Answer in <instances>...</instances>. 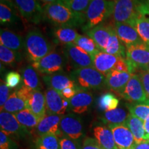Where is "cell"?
<instances>
[{"mask_svg":"<svg viewBox=\"0 0 149 149\" xmlns=\"http://www.w3.org/2000/svg\"><path fill=\"white\" fill-rule=\"evenodd\" d=\"M60 128L64 133L72 139L80 138L83 135V126L80 119L76 115L68 114L61 118Z\"/></svg>","mask_w":149,"mask_h":149,"instance_id":"obj_14","label":"cell"},{"mask_svg":"<svg viewBox=\"0 0 149 149\" xmlns=\"http://www.w3.org/2000/svg\"><path fill=\"white\" fill-rule=\"evenodd\" d=\"M13 141L8 135L3 131L0 133V149H10Z\"/></svg>","mask_w":149,"mask_h":149,"instance_id":"obj_45","label":"cell"},{"mask_svg":"<svg viewBox=\"0 0 149 149\" xmlns=\"http://www.w3.org/2000/svg\"><path fill=\"white\" fill-rule=\"evenodd\" d=\"M132 26L145 44L149 46V18L137 10V13L127 23Z\"/></svg>","mask_w":149,"mask_h":149,"instance_id":"obj_24","label":"cell"},{"mask_svg":"<svg viewBox=\"0 0 149 149\" xmlns=\"http://www.w3.org/2000/svg\"><path fill=\"white\" fill-rule=\"evenodd\" d=\"M131 74L128 72H119L113 70L106 76V84L111 91L121 95Z\"/></svg>","mask_w":149,"mask_h":149,"instance_id":"obj_19","label":"cell"},{"mask_svg":"<svg viewBox=\"0 0 149 149\" xmlns=\"http://www.w3.org/2000/svg\"><path fill=\"white\" fill-rule=\"evenodd\" d=\"M121 96L133 103L146 104L148 97L138 74L133 73L131 74V77Z\"/></svg>","mask_w":149,"mask_h":149,"instance_id":"obj_8","label":"cell"},{"mask_svg":"<svg viewBox=\"0 0 149 149\" xmlns=\"http://www.w3.org/2000/svg\"><path fill=\"white\" fill-rule=\"evenodd\" d=\"M24 48L28 59L32 62L40 60L53 51L51 42L37 29L31 30L26 35Z\"/></svg>","mask_w":149,"mask_h":149,"instance_id":"obj_2","label":"cell"},{"mask_svg":"<svg viewBox=\"0 0 149 149\" xmlns=\"http://www.w3.org/2000/svg\"><path fill=\"white\" fill-rule=\"evenodd\" d=\"M16 119L22 126L26 128H35L41 120L40 117L36 116L30 110L26 109L14 114Z\"/></svg>","mask_w":149,"mask_h":149,"instance_id":"obj_33","label":"cell"},{"mask_svg":"<svg viewBox=\"0 0 149 149\" xmlns=\"http://www.w3.org/2000/svg\"><path fill=\"white\" fill-rule=\"evenodd\" d=\"M22 79L24 85L31 90H40L41 86L40 78L32 65H28L22 70Z\"/></svg>","mask_w":149,"mask_h":149,"instance_id":"obj_29","label":"cell"},{"mask_svg":"<svg viewBox=\"0 0 149 149\" xmlns=\"http://www.w3.org/2000/svg\"><path fill=\"white\" fill-rule=\"evenodd\" d=\"M16 92L19 97L23 99L24 101L27 102L29 99L30 98V97H31V94L33 92V90H31V88H29L26 86L23 85L17 91H16Z\"/></svg>","mask_w":149,"mask_h":149,"instance_id":"obj_44","label":"cell"},{"mask_svg":"<svg viewBox=\"0 0 149 149\" xmlns=\"http://www.w3.org/2000/svg\"><path fill=\"white\" fill-rule=\"evenodd\" d=\"M46 106L48 115H63L69 107V101L55 89L48 88L45 91Z\"/></svg>","mask_w":149,"mask_h":149,"instance_id":"obj_11","label":"cell"},{"mask_svg":"<svg viewBox=\"0 0 149 149\" xmlns=\"http://www.w3.org/2000/svg\"><path fill=\"white\" fill-rule=\"evenodd\" d=\"M66 59V56L64 57L57 52L52 51L40 60L33 62L31 65L40 73L52 74L63 70Z\"/></svg>","mask_w":149,"mask_h":149,"instance_id":"obj_6","label":"cell"},{"mask_svg":"<svg viewBox=\"0 0 149 149\" xmlns=\"http://www.w3.org/2000/svg\"><path fill=\"white\" fill-rule=\"evenodd\" d=\"M113 17L115 22L128 23L137 13V0H113Z\"/></svg>","mask_w":149,"mask_h":149,"instance_id":"obj_9","label":"cell"},{"mask_svg":"<svg viewBox=\"0 0 149 149\" xmlns=\"http://www.w3.org/2000/svg\"><path fill=\"white\" fill-rule=\"evenodd\" d=\"M137 10L149 18V0H144L141 2L139 1Z\"/></svg>","mask_w":149,"mask_h":149,"instance_id":"obj_49","label":"cell"},{"mask_svg":"<svg viewBox=\"0 0 149 149\" xmlns=\"http://www.w3.org/2000/svg\"><path fill=\"white\" fill-rule=\"evenodd\" d=\"M125 124L133 134L136 144H139L144 141L145 128L144 121L130 113L128 115Z\"/></svg>","mask_w":149,"mask_h":149,"instance_id":"obj_26","label":"cell"},{"mask_svg":"<svg viewBox=\"0 0 149 149\" xmlns=\"http://www.w3.org/2000/svg\"><path fill=\"white\" fill-rule=\"evenodd\" d=\"M93 97L91 93L79 90L75 95L69 100V108L77 114H82L88 111L93 103Z\"/></svg>","mask_w":149,"mask_h":149,"instance_id":"obj_20","label":"cell"},{"mask_svg":"<svg viewBox=\"0 0 149 149\" xmlns=\"http://www.w3.org/2000/svg\"><path fill=\"white\" fill-rule=\"evenodd\" d=\"M95 139L103 149H118L111 130L106 126H96L93 130Z\"/></svg>","mask_w":149,"mask_h":149,"instance_id":"obj_25","label":"cell"},{"mask_svg":"<svg viewBox=\"0 0 149 149\" xmlns=\"http://www.w3.org/2000/svg\"><path fill=\"white\" fill-rule=\"evenodd\" d=\"M62 118L61 115H46L36 127V131L40 136L48 133L55 134L59 137L62 135V130L60 128V122Z\"/></svg>","mask_w":149,"mask_h":149,"instance_id":"obj_17","label":"cell"},{"mask_svg":"<svg viewBox=\"0 0 149 149\" xmlns=\"http://www.w3.org/2000/svg\"><path fill=\"white\" fill-rule=\"evenodd\" d=\"M70 9L79 19L81 23L85 22V15L91 0H59Z\"/></svg>","mask_w":149,"mask_h":149,"instance_id":"obj_28","label":"cell"},{"mask_svg":"<svg viewBox=\"0 0 149 149\" xmlns=\"http://www.w3.org/2000/svg\"><path fill=\"white\" fill-rule=\"evenodd\" d=\"M0 41L6 48L16 53L21 51L24 48V41L21 35L8 29H1Z\"/></svg>","mask_w":149,"mask_h":149,"instance_id":"obj_23","label":"cell"},{"mask_svg":"<svg viewBox=\"0 0 149 149\" xmlns=\"http://www.w3.org/2000/svg\"><path fill=\"white\" fill-rule=\"evenodd\" d=\"M113 133L117 146L120 149H131L135 144L131 131L125 124L109 126Z\"/></svg>","mask_w":149,"mask_h":149,"instance_id":"obj_13","label":"cell"},{"mask_svg":"<svg viewBox=\"0 0 149 149\" xmlns=\"http://www.w3.org/2000/svg\"><path fill=\"white\" fill-rule=\"evenodd\" d=\"M26 109L42 120L46 116V111L45 95L40 90L33 91L26 102Z\"/></svg>","mask_w":149,"mask_h":149,"instance_id":"obj_22","label":"cell"},{"mask_svg":"<svg viewBox=\"0 0 149 149\" xmlns=\"http://www.w3.org/2000/svg\"><path fill=\"white\" fill-rule=\"evenodd\" d=\"M74 44L81 48H82L83 50H84L91 57L95 53H98L99 51H100L98 49L97 46L94 41L91 37L86 36V35H79V36H78L77 39L74 42Z\"/></svg>","mask_w":149,"mask_h":149,"instance_id":"obj_36","label":"cell"},{"mask_svg":"<svg viewBox=\"0 0 149 149\" xmlns=\"http://www.w3.org/2000/svg\"><path fill=\"white\" fill-rule=\"evenodd\" d=\"M119 100L110 93H104L97 100L98 109L101 111H109L116 109L119 105Z\"/></svg>","mask_w":149,"mask_h":149,"instance_id":"obj_35","label":"cell"},{"mask_svg":"<svg viewBox=\"0 0 149 149\" xmlns=\"http://www.w3.org/2000/svg\"><path fill=\"white\" fill-rule=\"evenodd\" d=\"M6 84L8 88H13L18 86L21 83L22 77L17 72H9L6 75Z\"/></svg>","mask_w":149,"mask_h":149,"instance_id":"obj_40","label":"cell"},{"mask_svg":"<svg viewBox=\"0 0 149 149\" xmlns=\"http://www.w3.org/2000/svg\"><path fill=\"white\" fill-rule=\"evenodd\" d=\"M15 8L27 21L37 24L44 18L43 7L38 0H13Z\"/></svg>","mask_w":149,"mask_h":149,"instance_id":"obj_7","label":"cell"},{"mask_svg":"<svg viewBox=\"0 0 149 149\" xmlns=\"http://www.w3.org/2000/svg\"><path fill=\"white\" fill-rule=\"evenodd\" d=\"M79 90V88H76L75 87H67L61 91L60 94L66 100H70L72 97L75 95V94Z\"/></svg>","mask_w":149,"mask_h":149,"instance_id":"obj_47","label":"cell"},{"mask_svg":"<svg viewBox=\"0 0 149 149\" xmlns=\"http://www.w3.org/2000/svg\"><path fill=\"white\" fill-rule=\"evenodd\" d=\"M64 55L76 69L93 67L91 56L74 44L65 45Z\"/></svg>","mask_w":149,"mask_h":149,"instance_id":"obj_10","label":"cell"},{"mask_svg":"<svg viewBox=\"0 0 149 149\" xmlns=\"http://www.w3.org/2000/svg\"><path fill=\"white\" fill-rule=\"evenodd\" d=\"M0 126L1 131L7 135H25L27 133L26 128L18 122L13 113L6 111H1L0 113Z\"/></svg>","mask_w":149,"mask_h":149,"instance_id":"obj_12","label":"cell"},{"mask_svg":"<svg viewBox=\"0 0 149 149\" xmlns=\"http://www.w3.org/2000/svg\"><path fill=\"white\" fill-rule=\"evenodd\" d=\"M26 109V102L23 99L19 97L15 91L10 95L1 111L8 112L13 114H15Z\"/></svg>","mask_w":149,"mask_h":149,"instance_id":"obj_31","label":"cell"},{"mask_svg":"<svg viewBox=\"0 0 149 149\" xmlns=\"http://www.w3.org/2000/svg\"><path fill=\"white\" fill-rule=\"evenodd\" d=\"M43 12L44 19L58 26L72 28L82 24L70 9L59 0L44 5Z\"/></svg>","mask_w":149,"mask_h":149,"instance_id":"obj_1","label":"cell"},{"mask_svg":"<svg viewBox=\"0 0 149 149\" xmlns=\"http://www.w3.org/2000/svg\"><path fill=\"white\" fill-rule=\"evenodd\" d=\"M36 146L37 149H60L58 137L53 133L40 136L37 139Z\"/></svg>","mask_w":149,"mask_h":149,"instance_id":"obj_34","label":"cell"},{"mask_svg":"<svg viewBox=\"0 0 149 149\" xmlns=\"http://www.w3.org/2000/svg\"><path fill=\"white\" fill-rule=\"evenodd\" d=\"M43 80L48 88L55 89L59 93L67 87H76L75 81L64 74H46L43 77Z\"/></svg>","mask_w":149,"mask_h":149,"instance_id":"obj_21","label":"cell"},{"mask_svg":"<svg viewBox=\"0 0 149 149\" xmlns=\"http://www.w3.org/2000/svg\"><path fill=\"white\" fill-rule=\"evenodd\" d=\"M113 70H117L119 72H129V69H128V66L125 58L123 57H120L118 61H117L116 64L113 68Z\"/></svg>","mask_w":149,"mask_h":149,"instance_id":"obj_46","label":"cell"},{"mask_svg":"<svg viewBox=\"0 0 149 149\" xmlns=\"http://www.w3.org/2000/svg\"><path fill=\"white\" fill-rule=\"evenodd\" d=\"M128 115L122 109H116L113 111L105 112L102 120L108 125H118L125 124Z\"/></svg>","mask_w":149,"mask_h":149,"instance_id":"obj_32","label":"cell"},{"mask_svg":"<svg viewBox=\"0 0 149 149\" xmlns=\"http://www.w3.org/2000/svg\"><path fill=\"white\" fill-rule=\"evenodd\" d=\"M114 29L118 38L126 46L144 42L137 31L130 24L115 22Z\"/></svg>","mask_w":149,"mask_h":149,"instance_id":"obj_15","label":"cell"},{"mask_svg":"<svg viewBox=\"0 0 149 149\" xmlns=\"http://www.w3.org/2000/svg\"><path fill=\"white\" fill-rule=\"evenodd\" d=\"M144 128H145V137L144 140H149V116L144 121Z\"/></svg>","mask_w":149,"mask_h":149,"instance_id":"obj_51","label":"cell"},{"mask_svg":"<svg viewBox=\"0 0 149 149\" xmlns=\"http://www.w3.org/2000/svg\"><path fill=\"white\" fill-rule=\"evenodd\" d=\"M72 79L84 89H98L106 84V76L94 67L77 68L71 74Z\"/></svg>","mask_w":149,"mask_h":149,"instance_id":"obj_5","label":"cell"},{"mask_svg":"<svg viewBox=\"0 0 149 149\" xmlns=\"http://www.w3.org/2000/svg\"><path fill=\"white\" fill-rule=\"evenodd\" d=\"M113 0H91L85 15L84 30L88 31L100 25L113 15Z\"/></svg>","mask_w":149,"mask_h":149,"instance_id":"obj_3","label":"cell"},{"mask_svg":"<svg viewBox=\"0 0 149 149\" xmlns=\"http://www.w3.org/2000/svg\"><path fill=\"white\" fill-rule=\"evenodd\" d=\"M9 88L7 86L6 84L1 82L0 85V106H1V111L2 110L3 106L9 98Z\"/></svg>","mask_w":149,"mask_h":149,"instance_id":"obj_42","label":"cell"},{"mask_svg":"<svg viewBox=\"0 0 149 149\" xmlns=\"http://www.w3.org/2000/svg\"><path fill=\"white\" fill-rule=\"evenodd\" d=\"M40 1H42V2L45 3V4H48V3H51L56 2V1H59V0H40Z\"/></svg>","mask_w":149,"mask_h":149,"instance_id":"obj_52","label":"cell"},{"mask_svg":"<svg viewBox=\"0 0 149 149\" xmlns=\"http://www.w3.org/2000/svg\"><path fill=\"white\" fill-rule=\"evenodd\" d=\"M138 75L140 77V79L144 86V91L146 92L147 97H149V71L147 70H139Z\"/></svg>","mask_w":149,"mask_h":149,"instance_id":"obj_43","label":"cell"},{"mask_svg":"<svg viewBox=\"0 0 149 149\" xmlns=\"http://www.w3.org/2000/svg\"><path fill=\"white\" fill-rule=\"evenodd\" d=\"M114 27L100 24L86 31V34L94 41L100 51L104 52Z\"/></svg>","mask_w":149,"mask_h":149,"instance_id":"obj_18","label":"cell"},{"mask_svg":"<svg viewBox=\"0 0 149 149\" xmlns=\"http://www.w3.org/2000/svg\"><path fill=\"white\" fill-rule=\"evenodd\" d=\"M1 2L5 3H13V0H1Z\"/></svg>","mask_w":149,"mask_h":149,"instance_id":"obj_53","label":"cell"},{"mask_svg":"<svg viewBox=\"0 0 149 149\" xmlns=\"http://www.w3.org/2000/svg\"><path fill=\"white\" fill-rule=\"evenodd\" d=\"M81 149H103L96 139L87 137L84 139Z\"/></svg>","mask_w":149,"mask_h":149,"instance_id":"obj_41","label":"cell"},{"mask_svg":"<svg viewBox=\"0 0 149 149\" xmlns=\"http://www.w3.org/2000/svg\"><path fill=\"white\" fill-rule=\"evenodd\" d=\"M130 113L141 120L144 121L149 116V105L146 104H129L127 106Z\"/></svg>","mask_w":149,"mask_h":149,"instance_id":"obj_38","label":"cell"},{"mask_svg":"<svg viewBox=\"0 0 149 149\" xmlns=\"http://www.w3.org/2000/svg\"><path fill=\"white\" fill-rule=\"evenodd\" d=\"M18 53L6 48L2 44L0 45V59L1 63L7 65L14 64L19 59Z\"/></svg>","mask_w":149,"mask_h":149,"instance_id":"obj_39","label":"cell"},{"mask_svg":"<svg viewBox=\"0 0 149 149\" xmlns=\"http://www.w3.org/2000/svg\"><path fill=\"white\" fill-rule=\"evenodd\" d=\"M79 34L72 27L58 26L54 31V37L57 42L61 44H74Z\"/></svg>","mask_w":149,"mask_h":149,"instance_id":"obj_27","label":"cell"},{"mask_svg":"<svg viewBox=\"0 0 149 149\" xmlns=\"http://www.w3.org/2000/svg\"><path fill=\"white\" fill-rule=\"evenodd\" d=\"M131 149H149V140H144L139 144H135Z\"/></svg>","mask_w":149,"mask_h":149,"instance_id":"obj_50","label":"cell"},{"mask_svg":"<svg viewBox=\"0 0 149 149\" xmlns=\"http://www.w3.org/2000/svg\"><path fill=\"white\" fill-rule=\"evenodd\" d=\"M13 3H5L1 2L0 4V22L1 24H8L15 20Z\"/></svg>","mask_w":149,"mask_h":149,"instance_id":"obj_37","label":"cell"},{"mask_svg":"<svg viewBox=\"0 0 149 149\" xmlns=\"http://www.w3.org/2000/svg\"><path fill=\"white\" fill-rule=\"evenodd\" d=\"M147 70H148V71H149V64H148V69H147Z\"/></svg>","mask_w":149,"mask_h":149,"instance_id":"obj_55","label":"cell"},{"mask_svg":"<svg viewBox=\"0 0 149 149\" xmlns=\"http://www.w3.org/2000/svg\"><path fill=\"white\" fill-rule=\"evenodd\" d=\"M104 52L111 54V55L118 56V57L126 59V48H124V44L121 42L117 37L115 29L112 33Z\"/></svg>","mask_w":149,"mask_h":149,"instance_id":"obj_30","label":"cell"},{"mask_svg":"<svg viewBox=\"0 0 149 149\" xmlns=\"http://www.w3.org/2000/svg\"><path fill=\"white\" fill-rule=\"evenodd\" d=\"M126 60L129 72L147 70L149 64V46L144 42L126 46Z\"/></svg>","mask_w":149,"mask_h":149,"instance_id":"obj_4","label":"cell"},{"mask_svg":"<svg viewBox=\"0 0 149 149\" xmlns=\"http://www.w3.org/2000/svg\"><path fill=\"white\" fill-rule=\"evenodd\" d=\"M146 104H148V105H149V97L148 98V100H147V102H146Z\"/></svg>","mask_w":149,"mask_h":149,"instance_id":"obj_54","label":"cell"},{"mask_svg":"<svg viewBox=\"0 0 149 149\" xmlns=\"http://www.w3.org/2000/svg\"><path fill=\"white\" fill-rule=\"evenodd\" d=\"M59 144H60V149H77L76 144L68 138H62L59 141Z\"/></svg>","mask_w":149,"mask_h":149,"instance_id":"obj_48","label":"cell"},{"mask_svg":"<svg viewBox=\"0 0 149 149\" xmlns=\"http://www.w3.org/2000/svg\"><path fill=\"white\" fill-rule=\"evenodd\" d=\"M91 57L93 61V67L104 75L107 76V74L113 70L117 61L121 57L111 55L103 51H99Z\"/></svg>","mask_w":149,"mask_h":149,"instance_id":"obj_16","label":"cell"}]
</instances>
